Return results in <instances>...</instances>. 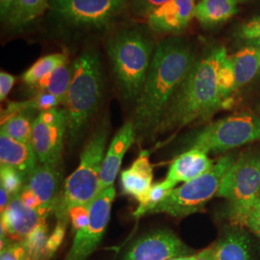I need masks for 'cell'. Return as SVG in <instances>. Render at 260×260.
Segmentation results:
<instances>
[{
  "mask_svg": "<svg viewBox=\"0 0 260 260\" xmlns=\"http://www.w3.org/2000/svg\"><path fill=\"white\" fill-rule=\"evenodd\" d=\"M197 60L194 47L183 38H168L155 47L149 73L135 103L136 140L152 139L168 105Z\"/></svg>",
  "mask_w": 260,
  "mask_h": 260,
  "instance_id": "obj_1",
  "label": "cell"
},
{
  "mask_svg": "<svg viewBox=\"0 0 260 260\" xmlns=\"http://www.w3.org/2000/svg\"><path fill=\"white\" fill-rule=\"evenodd\" d=\"M0 197H1V200H0V211H1V213H3L4 210L6 209L7 205H9L12 197L2 186L0 188Z\"/></svg>",
  "mask_w": 260,
  "mask_h": 260,
  "instance_id": "obj_41",
  "label": "cell"
},
{
  "mask_svg": "<svg viewBox=\"0 0 260 260\" xmlns=\"http://www.w3.org/2000/svg\"><path fill=\"white\" fill-rule=\"evenodd\" d=\"M216 260H253L251 240L239 229L223 233L215 244Z\"/></svg>",
  "mask_w": 260,
  "mask_h": 260,
  "instance_id": "obj_21",
  "label": "cell"
},
{
  "mask_svg": "<svg viewBox=\"0 0 260 260\" xmlns=\"http://www.w3.org/2000/svg\"><path fill=\"white\" fill-rule=\"evenodd\" d=\"M48 9V0H16L5 23L13 30L25 27Z\"/></svg>",
  "mask_w": 260,
  "mask_h": 260,
  "instance_id": "obj_23",
  "label": "cell"
},
{
  "mask_svg": "<svg viewBox=\"0 0 260 260\" xmlns=\"http://www.w3.org/2000/svg\"><path fill=\"white\" fill-rule=\"evenodd\" d=\"M16 82V78L14 75H10L6 72L0 73V100L3 102L6 100L10 91L12 90L14 84Z\"/></svg>",
  "mask_w": 260,
  "mask_h": 260,
  "instance_id": "obj_37",
  "label": "cell"
},
{
  "mask_svg": "<svg viewBox=\"0 0 260 260\" xmlns=\"http://www.w3.org/2000/svg\"><path fill=\"white\" fill-rule=\"evenodd\" d=\"M244 225L247 226L260 239V200L252 206L250 213L246 218Z\"/></svg>",
  "mask_w": 260,
  "mask_h": 260,
  "instance_id": "obj_36",
  "label": "cell"
},
{
  "mask_svg": "<svg viewBox=\"0 0 260 260\" xmlns=\"http://www.w3.org/2000/svg\"><path fill=\"white\" fill-rule=\"evenodd\" d=\"M235 38L244 47H260V17H254L235 29Z\"/></svg>",
  "mask_w": 260,
  "mask_h": 260,
  "instance_id": "obj_30",
  "label": "cell"
},
{
  "mask_svg": "<svg viewBox=\"0 0 260 260\" xmlns=\"http://www.w3.org/2000/svg\"><path fill=\"white\" fill-rule=\"evenodd\" d=\"M67 222H62V221H57L55 228L53 232L50 234V236L47 239L46 249H45V253H44V258L45 259H50L57 250L60 248L62 243L64 241L65 238L66 230L68 226Z\"/></svg>",
  "mask_w": 260,
  "mask_h": 260,
  "instance_id": "obj_32",
  "label": "cell"
},
{
  "mask_svg": "<svg viewBox=\"0 0 260 260\" xmlns=\"http://www.w3.org/2000/svg\"><path fill=\"white\" fill-rule=\"evenodd\" d=\"M260 140V118L250 113L229 116L197 131L188 141V149L223 152Z\"/></svg>",
  "mask_w": 260,
  "mask_h": 260,
  "instance_id": "obj_8",
  "label": "cell"
},
{
  "mask_svg": "<svg viewBox=\"0 0 260 260\" xmlns=\"http://www.w3.org/2000/svg\"><path fill=\"white\" fill-rule=\"evenodd\" d=\"M197 254H189V255H183V256H177L169 260H196Z\"/></svg>",
  "mask_w": 260,
  "mask_h": 260,
  "instance_id": "obj_42",
  "label": "cell"
},
{
  "mask_svg": "<svg viewBox=\"0 0 260 260\" xmlns=\"http://www.w3.org/2000/svg\"><path fill=\"white\" fill-rule=\"evenodd\" d=\"M196 260H216V254H215V245L206 248L205 250L200 251L197 253Z\"/></svg>",
  "mask_w": 260,
  "mask_h": 260,
  "instance_id": "obj_40",
  "label": "cell"
},
{
  "mask_svg": "<svg viewBox=\"0 0 260 260\" xmlns=\"http://www.w3.org/2000/svg\"><path fill=\"white\" fill-rule=\"evenodd\" d=\"M35 119L30 112H21L15 114L1 121V132L19 142L31 144L32 130Z\"/></svg>",
  "mask_w": 260,
  "mask_h": 260,
  "instance_id": "obj_26",
  "label": "cell"
},
{
  "mask_svg": "<svg viewBox=\"0 0 260 260\" xmlns=\"http://www.w3.org/2000/svg\"><path fill=\"white\" fill-rule=\"evenodd\" d=\"M191 250L175 233L159 230L133 242L121 260H169L189 255Z\"/></svg>",
  "mask_w": 260,
  "mask_h": 260,
  "instance_id": "obj_12",
  "label": "cell"
},
{
  "mask_svg": "<svg viewBox=\"0 0 260 260\" xmlns=\"http://www.w3.org/2000/svg\"><path fill=\"white\" fill-rule=\"evenodd\" d=\"M74 75V68L70 66H61L49 75L42 78L33 87L36 93L47 92L60 99L63 104L65 103L66 96L70 86L72 83Z\"/></svg>",
  "mask_w": 260,
  "mask_h": 260,
  "instance_id": "obj_24",
  "label": "cell"
},
{
  "mask_svg": "<svg viewBox=\"0 0 260 260\" xmlns=\"http://www.w3.org/2000/svg\"><path fill=\"white\" fill-rule=\"evenodd\" d=\"M170 0H133L131 10L135 17L148 18L155 10L167 3Z\"/></svg>",
  "mask_w": 260,
  "mask_h": 260,
  "instance_id": "obj_34",
  "label": "cell"
},
{
  "mask_svg": "<svg viewBox=\"0 0 260 260\" xmlns=\"http://www.w3.org/2000/svg\"><path fill=\"white\" fill-rule=\"evenodd\" d=\"M136 141V133L132 121H126L116 133L105 153L100 179L99 194L114 186L125 152Z\"/></svg>",
  "mask_w": 260,
  "mask_h": 260,
  "instance_id": "obj_16",
  "label": "cell"
},
{
  "mask_svg": "<svg viewBox=\"0 0 260 260\" xmlns=\"http://www.w3.org/2000/svg\"><path fill=\"white\" fill-rule=\"evenodd\" d=\"M115 196L114 186L96 196L91 206L88 225L75 233L74 243L63 260H88L93 251H96L110 220Z\"/></svg>",
  "mask_w": 260,
  "mask_h": 260,
  "instance_id": "obj_10",
  "label": "cell"
},
{
  "mask_svg": "<svg viewBox=\"0 0 260 260\" xmlns=\"http://www.w3.org/2000/svg\"><path fill=\"white\" fill-rule=\"evenodd\" d=\"M16 0H0V17L1 21L5 22L8 18L10 11L12 9Z\"/></svg>",
  "mask_w": 260,
  "mask_h": 260,
  "instance_id": "obj_39",
  "label": "cell"
},
{
  "mask_svg": "<svg viewBox=\"0 0 260 260\" xmlns=\"http://www.w3.org/2000/svg\"><path fill=\"white\" fill-rule=\"evenodd\" d=\"M124 0H48L51 18L71 29H101L122 9Z\"/></svg>",
  "mask_w": 260,
  "mask_h": 260,
  "instance_id": "obj_9",
  "label": "cell"
},
{
  "mask_svg": "<svg viewBox=\"0 0 260 260\" xmlns=\"http://www.w3.org/2000/svg\"><path fill=\"white\" fill-rule=\"evenodd\" d=\"M0 162L1 165L9 166L19 172L25 180L38 166L37 155L31 144L0 133Z\"/></svg>",
  "mask_w": 260,
  "mask_h": 260,
  "instance_id": "obj_18",
  "label": "cell"
},
{
  "mask_svg": "<svg viewBox=\"0 0 260 260\" xmlns=\"http://www.w3.org/2000/svg\"><path fill=\"white\" fill-rule=\"evenodd\" d=\"M235 2L237 3H244V2H247V1H250V0H234Z\"/></svg>",
  "mask_w": 260,
  "mask_h": 260,
  "instance_id": "obj_43",
  "label": "cell"
},
{
  "mask_svg": "<svg viewBox=\"0 0 260 260\" xmlns=\"http://www.w3.org/2000/svg\"><path fill=\"white\" fill-rule=\"evenodd\" d=\"M92 205H77L71 209L69 217L75 233L88 225Z\"/></svg>",
  "mask_w": 260,
  "mask_h": 260,
  "instance_id": "obj_33",
  "label": "cell"
},
{
  "mask_svg": "<svg viewBox=\"0 0 260 260\" xmlns=\"http://www.w3.org/2000/svg\"><path fill=\"white\" fill-rule=\"evenodd\" d=\"M217 197L228 202L229 219L244 225L252 206L260 200V153L247 151L224 175Z\"/></svg>",
  "mask_w": 260,
  "mask_h": 260,
  "instance_id": "obj_6",
  "label": "cell"
},
{
  "mask_svg": "<svg viewBox=\"0 0 260 260\" xmlns=\"http://www.w3.org/2000/svg\"><path fill=\"white\" fill-rule=\"evenodd\" d=\"M48 239V226L47 223H41L32 233L22 240L27 260H41L44 258L45 249Z\"/></svg>",
  "mask_w": 260,
  "mask_h": 260,
  "instance_id": "obj_28",
  "label": "cell"
},
{
  "mask_svg": "<svg viewBox=\"0 0 260 260\" xmlns=\"http://www.w3.org/2000/svg\"><path fill=\"white\" fill-rule=\"evenodd\" d=\"M195 7L196 0H170L147 18L149 29L158 34L179 33L194 17Z\"/></svg>",
  "mask_w": 260,
  "mask_h": 260,
  "instance_id": "obj_14",
  "label": "cell"
},
{
  "mask_svg": "<svg viewBox=\"0 0 260 260\" xmlns=\"http://www.w3.org/2000/svg\"><path fill=\"white\" fill-rule=\"evenodd\" d=\"M236 79V90L250 83L260 72V47H243L230 56Z\"/></svg>",
  "mask_w": 260,
  "mask_h": 260,
  "instance_id": "obj_22",
  "label": "cell"
},
{
  "mask_svg": "<svg viewBox=\"0 0 260 260\" xmlns=\"http://www.w3.org/2000/svg\"><path fill=\"white\" fill-rule=\"evenodd\" d=\"M66 134L67 117L64 109L54 108L39 113L33 123L31 145L40 164L59 166Z\"/></svg>",
  "mask_w": 260,
  "mask_h": 260,
  "instance_id": "obj_11",
  "label": "cell"
},
{
  "mask_svg": "<svg viewBox=\"0 0 260 260\" xmlns=\"http://www.w3.org/2000/svg\"><path fill=\"white\" fill-rule=\"evenodd\" d=\"M152 178L153 171L149 161V151L142 150L132 165L121 172L122 191L140 202L152 185Z\"/></svg>",
  "mask_w": 260,
  "mask_h": 260,
  "instance_id": "obj_19",
  "label": "cell"
},
{
  "mask_svg": "<svg viewBox=\"0 0 260 260\" xmlns=\"http://www.w3.org/2000/svg\"><path fill=\"white\" fill-rule=\"evenodd\" d=\"M45 218L38 209H32L24 205L19 195L12 197L9 205L1 213V223L4 224L7 237L11 240L22 241L41 223H45Z\"/></svg>",
  "mask_w": 260,
  "mask_h": 260,
  "instance_id": "obj_15",
  "label": "cell"
},
{
  "mask_svg": "<svg viewBox=\"0 0 260 260\" xmlns=\"http://www.w3.org/2000/svg\"><path fill=\"white\" fill-rule=\"evenodd\" d=\"M218 89L223 104L226 103L232 94L236 92V79L233 62L230 56L223 57L218 71Z\"/></svg>",
  "mask_w": 260,
  "mask_h": 260,
  "instance_id": "obj_29",
  "label": "cell"
},
{
  "mask_svg": "<svg viewBox=\"0 0 260 260\" xmlns=\"http://www.w3.org/2000/svg\"><path fill=\"white\" fill-rule=\"evenodd\" d=\"M108 132L107 124L103 123L94 130L85 146L78 167L67 178L63 192L59 197L54 212L57 221L69 223V214L73 207L92 205L93 200L99 195Z\"/></svg>",
  "mask_w": 260,
  "mask_h": 260,
  "instance_id": "obj_5",
  "label": "cell"
},
{
  "mask_svg": "<svg viewBox=\"0 0 260 260\" xmlns=\"http://www.w3.org/2000/svg\"><path fill=\"white\" fill-rule=\"evenodd\" d=\"M226 55L225 47H213L196 60L169 103L157 134L183 128L198 120H207L223 107L218 89V71Z\"/></svg>",
  "mask_w": 260,
  "mask_h": 260,
  "instance_id": "obj_2",
  "label": "cell"
},
{
  "mask_svg": "<svg viewBox=\"0 0 260 260\" xmlns=\"http://www.w3.org/2000/svg\"><path fill=\"white\" fill-rule=\"evenodd\" d=\"M235 160L233 155L220 158L207 173L174 188L149 214L165 213L182 218L204 210L205 205L217 196L224 175Z\"/></svg>",
  "mask_w": 260,
  "mask_h": 260,
  "instance_id": "obj_7",
  "label": "cell"
},
{
  "mask_svg": "<svg viewBox=\"0 0 260 260\" xmlns=\"http://www.w3.org/2000/svg\"><path fill=\"white\" fill-rule=\"evenodd\" d=\"M73 68V79L64 103L66 138L70 147H75L83 138L103 98V68L96 52H84L75 60Z\"/></svg>",
  "mask_w": 260,
  "mask_h": 260,
  "instance_id": "obj_3",
  "label": "cell"
},
{
  "mask_svg": "<svg viewBox=\"0 0 260 260\" xmlns=\"http://www.w3.org/2000/svg\"><path fill=\"white\" fill-rule=\"evenodd\" d=\"M63 174L59 166L39 164L28 177L25 185L37 197L41 207L38 209L45 218L55 212Z\"/></svg>",
  "mask_w": 260,
  "mask_h": 260,
  "instance_id": "obj_13",
  "label": "cell"
},
{
  "mask_svg": "<svg viewBox=\"0 0 260 260\" xmlns=\"http://www.w3.org/2000/svg\"><path fill=\"white\" fill-rule=\"evenodd\" d=\"M238 13L234 0H200L196 4L194 17L205 28L220 26Z\"/></svg>",
  "mask_w": 260,
  "mask_h": 260,
  "instance_id": "obj_20",
  "label": "cell"
},
{
  "mask_svg": "<svg viewBox=\"0 0 260 260\" xmlns=\"http://www.w3.org/2000/svg\"><path fill=\"white\" fill-rule=\"evenodd\" d=\"M0 182L1 186L9 193L11 197H14L21 191L26 183V180L17 170L9 166L1 165Z\"/></svg>",
  "mask_w": 260,
  "mask_h": 260,
  "instance_id": "obj_31",
  "label": "cell"
},
{
  "mask_svg": "<svg viewBox=\"0 0 260 260\" xmlns=\"http://www.w3.org/2000/svg\"><path fill=\"white\" fill-rule=\"evenodd\" d=\"M0 260H27L26 250L21 242L9 243L1 250Z\"/></svg>",
  "mask_w": 260,
  "mask_h": 260,
  "instance_id": "obj_35",
  "label": "cell"
},
{
  "mask_svg": "<svg viewBox=\"0 0 260 260\" xmlns=\"http://www.w3.org/2000/svg\"><path fill=\"white\" fill-rule=\"evenodd\" d=\"M214 162L208 152L200 149H189L177 156L168 171L166 180L172 185L185 183L200 177L213 168Z\"/></svg>",
  "mask_w": 260,
  "mask_h": 260,
  "instance_id": "obj_17",
  "label": "cell"
},
{
  "mask_svg": "<svg viewBox=\"0 0 260 260\" xmlns=\"http://www.w3.org/2000/svg\"><path fill=\"white\" fill-rule=\"evenodd\" d=\"M174 188L176 187L172 185L166 179L152 184L148 193L140 201L139 206L134 212V217L139 218L150 213V211L155 208Z\"/></svg>",
  "mask_w": 260,
  "mask_h": 260,
  "instance_id": "obj_27",
  "label": "cell"
},
{
  "mask_svg": "<svg viewBox=\"0 0 260 260\" xmlns=\"http://www.w3.org/2000/svg\"><path fill=\"white\" fill-rule=\"evenodd\" d=\"M68 62V57L64 53H53L44 56L31 66L22 75L21 79L29 86H34L42 78L49 75L56 69L64 66Z\"/></svg>",
  "mask_w": 260,
  "mask_h": 260,
  "instance_id": "obj_25",
  "label": "cell"
},
{
  "mask_svg": "<svg viewBox=\"0 0 260 260\" xmlns=\"http://www.w3.org/2000/svg\"><path fill=\"white\" fill-rule=\"evenodd\" d=\"M18 195L19 199L21 200V202L28 207L32 209H39L41 207V204L37 197L28 188L27 186L24 185Z\"/></svg>",
  "mask_w": 260,
  "mask_h": 260,
  "instance_id": "obj_38",
  "label": "cell"
},
{
  "mask_svg": "<svg viewBox=\"0 0 260 260\" xmlns=\"http://www.w3.org/2000/svg\"><path fill=\"white\" fill-rule=\"evenodd\" d=\"M106 48L122 99L136 103L154 54L153 42L141 29L128 28L117 32Z\"/></svg>",
  "mask_w": 260,
  "mask_h": 260,
  "instance_id": "obj_4",
  "label": "cell"
}]
</instances>
